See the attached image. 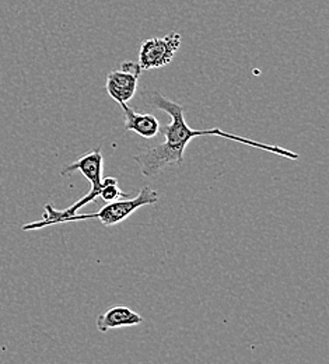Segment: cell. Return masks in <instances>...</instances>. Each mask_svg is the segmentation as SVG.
Wrapping results in <instances>:
<instances>
[{"label": "cell", "mask_w": 329, "mask_h": 364, "mask_svg": "<svg viewBox=\"0 0 329 364\" xmlns=\"http://www.w3.org/2000/svg\"><path fill=\"white\" fill-rule=\"evenodd\" d=\"M181 36L170 33L166 37H153L143 41L139 48V65L141 70L160 69L170 65L176 52L181 46Z\"/></svg>", "instance_id": "obj_4"}, {"label": "cell", "mask_w": 329, "mask_h": 364, "mask_svg": "<svg viewBox=\"0 0 329 364\" xmlns=\"http://www.w3.org/2000/svg\"><path fill=\"white\" fill-rule=\"evenodd\" d=\"M149 101L158 109L164 111L170 115L171 121L164 127L160 128V132L164 136V141L158 143L156 146H151L149 149H144L135 154V161L141 167V173L150 178L157 176L161 170H164L170 164H181L184 161L185 150L188 147L190 140L200 136H217L225 137L227 140H233L237 143H242L245 146H251L264 151L274 153L276 156H281L288 160H298V154L287 150L281 146L275 144H266L261 143L248 137L238 136L234 134H227L222 131L220 128H212V129H192L185 121V109L181 104L164 97L158 91H153L149 95Z\"/></svg>", "instance_id": "obj_1"}, {"label": "cell", "mask_w": 329, "mask_h": 364, "mask_svg": "<svg viewBox=\"0 0 329 364\" xmlns=\"http://www.w3.org/2000/svg\"><path fill=\"white\" fill-rule=\"evenodd\" d=\"M124 111L125 129L132 131L144 139H153L160 134V122L151 114L136 112L129 104H119Z\"/></svg>", "instance_id": "obj_7"}, {"label": "cell", "mask_w": 329, "mask_h": 364, "mask_svg": "<svg viewBox=\"0 0 329 364\" xmlns=\"http://www.w3.org/2000/svg\"><path fill=\"white\" fill-rule=\"evenodd\" d=\"M102 183H104V186L98 195V199H102L104 202L109 203V202H115V200L125 198V193L119 188L117 178H114V177L102 178Z\"/></svg>", "instance_id": "obj_8"}, {"label": "cell", "mask_w": 329, "mask_h": 364, "mask_svg": "<svg viewBox=\"0 0 329 364\" xmlns=\"http://www.w3.org/2000/svg\"><path fill=\"white\" fill-rule=\"evenodd\" d=\"M141 322H143V317L139 313L125 306H115L98 316L97 329L105 333L111 329L136 326V325H141Z\"/></svg>", "instance_id": "obj_6"}, {"label": "cell", "mask_w": 329, "mask_h": 364, "mask_svg": "<svg viewBox=\"0 0 329 364\" xmlns=\"http://www.w3.org/2000/svg\"><path fill=\"white\" fill-rule=\"evenodd\" d=\"M102 166H104V156L101 153V147H97L95 150L80 156L76 161L65 166L60 171V176H70L76 171L82 173L83 177L87 181L92 183V189L89 193H86L83 198L76 200L72 206L63 210H56L50 203H47L44 206V216L38 222L27 223L23 226L24 231H31V230H41V228L60 225L62 220L68 216L76 215L82 208L87 206L89 203L95 202L98 199V195L104 186L102 183Z\"/></svg>", "instance_id": "obj_2"}, {"label": "cell", "mask_w": 329, "mask_h": 364, "mask_svg": "<svg viewBox=\"0 0 329 364\" xmlns=\"http://www.w3.org/2000/svg\"><path fill=\"white\" fill-rule=\"evenodd\" d=\"M141 68L138 62L125 60L121 69L112 70L105 79V90L118 104H128L136 94Z\"/></svg>", "instance_id": "obj_5"}, {"label": "cell", "mask_w": 329, "mask_h": 364, "mask_svg": "<svg viewBox=\"0 0 329 364\" xmlns=\"http://www.w3.org/2000/svg\"><path fill=\"white\" fill-rule=\"evenodd\" d=\"M157 202H158V193L154 189H151L150 186H143L135 198L109 202L104 208H101L97 213H90V215L76 213V215L68 216L62 220L60 225L79 222V220L98 219L101 222V225L111 228V226H117V225L125 222L128 218H131L134 215V212H136L143 206L156 205Z\"/></svg>", "instance_id": "obj_3"}]
</instances>
